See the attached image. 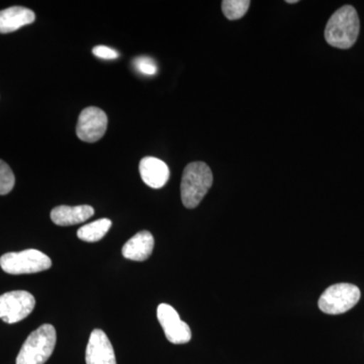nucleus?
<instances>
[{
    "instance_id": "obj_1",
    "label": "nucleus",
    "mask_w": 364,
    "mask_h": 364,
    "mask_svg": "<svg viewBox=\"0 0 364 364\" xmlns=\"http://www.w3.org/2000/svg\"><path fill=\"white\" fill-rule=\"evenodd\" d=\"M359 31L360 23L356 9L352 6H342L326 25V42L338 49H349L358 41Z\"/></svg>"
},
{
    "instance_id": "obj_2",
    "label": "nucleus",
    "mask_w": 364,
    "mask_h": 364,
    "mask_svg": "<svg viewBox=\"0 0 364 364\" xmlns=\"http://www.w3.org/2000/svg\"><path fill=\"white\" fill-rule=\"evenodd\" d=\"M214 177L205 162L189 163L184 168L181 179V200L184 207L195 208L202 203L212 188Z\"/></svg>"
},
{
    "instance_id": "obj_3",
    "label": "nucleus",
    "mask_w": 364,
    "mask_h": 364,
    "mask_svg": "<svg viewBox=\"0 0 364 364\" xmlns=\"http://www.w3.org/2000/svg\"><path fill=\"white\" fill-rule=\"evenodd\" d=\"M56 329L44 324L31 333L21 346L16 358V364H44L51 358L56 346Z\"/></svg>"
},
{
    "instance_id": "obj_4",
    "label": "nucleus",
    "mask_w": 364,
    "mask_h": 364,
    "mask_svg": "<svg viewBox=\"0 0 364 364\" xmlns=\"http://www.w3.org/2000/svg\"><path fill=\"white\" fill-rule=\"evenodd\" d=\"M51 267V259L36 249H28L21 252H9L0 257V267L9 274H31L44 272Z\"/></svg>"
},
{
    "instance_id": "obj_5",
    "label": "nucleus",
    "mask_w": 364,
    "mask_h": 364,
    "mask_svg": "<svg viewBox=\"0 0 364 364\" xmlns=\"http://www.w3.org/2000/svg\"><path fill=\"white\" fill-rule=\"evenodd\" d=\"M360 299V291L351 284H337L328 287L318 299V308L328 315H340L351 310Z\"/></svg>"
},
{
    "instance_id": "obj_6",
    "label": "nucleus",
    "mask_w": 364,
    "mask_h": 364,
    "mask_svg": "<svg viewBox=\"0 0 364 364\" xmlns=\"http://www.w3.org/2000/svg\"><path fill=\"white\" fill-rule=\"evenodd\" d=\"M36 306L32 294L26 291H9L0 296V318L14 324L28 317Z\"/></svg>"
},
{
    "instance_id": "obj_7",
    "label": "nucleus",
    "mask_w": 364,
    "mask_h": 364,
    "mask_svg": "<svg viewBox=\"0 0 364 364\" xmlns=\"http://www.w3.org/2000/svg\"><path fill=\"white\" fill-rule=\"evenodd\" d=\"M107 128V114L98 107H90L79 114L76 134L83 142L95 143L105 136Z\"/></svg>"
},
{
    "instance_id": "obj_8",
    "label": "nucleus",
    "mask_w": 364,
    "mask_h": 364,
    "mask_svg": "<svg viewBox=\"0 0 364 364\" xmlns=\"http://www.w3.org/2000/svg\"><path fill=\"white\" fill-rule=\"evenodd\" d=\"M157 318L169 342L186 344L191 341V328L181 320L173 306L160 304L157 309Z\"/></svg>"
},
{
    "instance_id": "obj_9",
    "label": "nucleus",
    "mask_w": 364,
    "mask_h": 364,
    "mask_svg": "<svg viewBox=\"0 0 364 364\" xmlns=\"http://www.w3.org/2000/svg\"><path fill=\"white\" fill-rule=\"evenodd\" d=\"M85 360L86 364H117L114 347L102 330L95 329L91 332Z\"/></svg>"
},
{
    "instance_id": "obj_10",
    "label": "nucleus",
    "mask_w": 364,
    "mask_h": 364,
    "mask_svg": "<svg viewBox=\"0 0 364 364\" xmlns=\"http://www.w3.org/2000/svg\"><path fill=\"white\" fill-rule=\"evenodd\" d=\"M139 171L142 181L152 188H161L169 181L168 166L166 163L158 158H143L139 165Z\"/></svg>"
},
{
    "instance_id": "obj_11",
    "label": "nucleus",
    "mask_w": 364,
    "mask_h": 364,
    "mask_svg": "<svg viewBox=\"0 0 364 364\" xmlns=\"http://www.w3.org/2000/svg\"><path fill=\"white\" fill-rule=\"evenodd\" d=\"M36 20V14L23 6H13L0 11V33H9L31 25Z\"/></svg>"
},
{
    "instance_id": "obj_12",
    "label": "nucleus",
    "mask_w": 364,
    "mask_h": 364,
    "mask_svg": "<svg viewBox=\"0 0 364 364\" xmlns=\"http://www.w3.org/2000/svg\"><path fill=\"white\" fill-rule=\"evenodd\" d=\"M154 237L148 231H141L124 244V257L133 261H145L150 257L154 249Z\"/></svg>"
},
{
    "instance_id": "obj_13",
    "label": "nucleus",
    "mask_w": 364,
    "mask_h": 364,
    "mask_svg": "<svg viewBox=\"0 0 364 364\" xmlns=\"http://www.w3.org/2000/svg\"><path fill=\"white\" fill-rule=\"evenodd\" d=\"M93 215H95V210L90 205H76V207L59 205L53 208L51 220L58 226L66 227L87 221Z\"/></svg>"
},
{
    "instance_id": "obj_14",
    "label": "nucleus",
    "mask_w": 364,
    "mask_h": 364,
    "mask_svg": "<svg viewBox=\"0 0 364 364\" xmlns=\"http://www.w3.org/2000/svg\"><path fill=\"white\" fill-rule=\"evenodd\" d=\"M112 223L109 219H100L97 221L85 225L78 230L77 237L85 242H97L102 240L111 229Z\"/></svg>"
},
{
    "instance_id": "obj_15",
    "label": "nucleus",
    "mask_w": 364,
    "mask_h": 364,
    "mask_svg": "<svg viewBox=\"0 0 364 364\" xmlns=\"http://www.w3.org/2000/svg\"><path fill=\"white\" fill-rule=\"evenodd\" d=\"M251 2L249 0H224L222 11L229 21L240 20L247 13Z\"/></svg>"
},
{
    "instance_id": "obj_16",
    "label": "nucleus",
    "mask_w": 364,
    "mask_h": 364,
    "mask_svg": "<svg viewBox=\"0 0 364 364\" xmlns=\"http://www.w3.org/2000/svg\"><path fill=\"white\" fill-rule=\"evenodd\" d=\"M16 177L13 170L6 162L0 160V196H6L13 191Z\"/></svg>"
},
{
    "instance_id": "obj_17",
    "label": "nucleus",
    "mask_w": 364,
    "mask_h": 364,
    "mask_svg": "<svg viewBox=\"0 0 364 364\" xmlns=\"http://www.w3.org/2000/svg\"><path fill=\"white\" fill-rule=\"evenodd\" d=\"M134 65L136 70L142 73L143 75L153 76L157 73L156 63L149 57H139L134 61Z\"/></svg>"
},
{
    "instance_id": "obj_18",
    "label": "nucleus",
    "mask_w": 364,
    "mask_h": 364,
    "mask_svg": "<svg viewBox=\"0 0 364 364\" xmlns=\"http://www.w3.org/2000/svg\"><path fill=\"white\" fill-rule=\"evenodd\" d=\"M92 53L97 58L105 60H114L119 58V56L116 50L107 47V46H97V47L93 48Z\"/></svg>"
},
{
    "instance_id": "obj_19",
    "label": "nucleus",
    "mask_w": 364,
    "mask_h": 364,
    "mask_svg": "<svg viewBox=\"0 0 364 364\" xmlns=\"http://www.w3.org/2000/svg\"><path fill=\"white\" fill-rule=\"evenodd\" d=\"M286 2H287V4H298L299 0H287Z\"/></svg>"
}]
</instances>
